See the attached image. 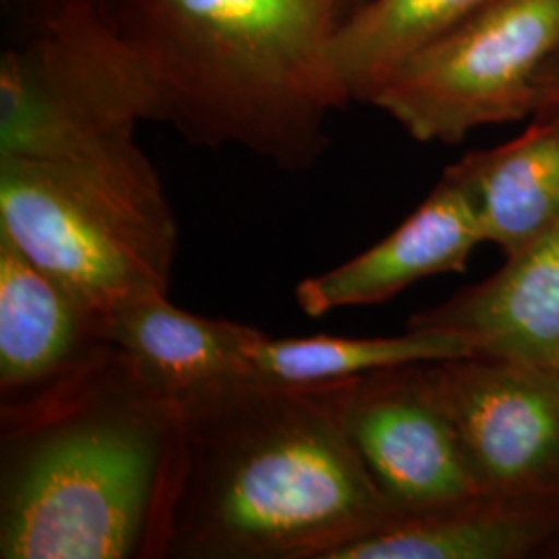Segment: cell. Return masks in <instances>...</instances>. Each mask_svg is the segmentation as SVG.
<instances>
[{
	"label": "cell",
	"instance_id": "6da1fadb",
	"mask_svg": "<svg viewBox=\"0 0 559 559\" xmlns=\"http://www.w3.org/2000/svg\"><path fill=\"white\" fill-rule=\"evenodd\" d=\"M353 380L230 378L175 400L152 559H332L394 519L346 431Z\"/></svg>",
	"mask_w": 559,
	"mask_h": 559
},
{
	"label": "cell",
	"instance_id": "7a4b0ae2",
	"mask_svg": "<svg viewBox=\"0 0 559 559\" xmlns=\"http://www.w3.org/2000/svg\"><path fill=\"white\" fill-rule=\"evenodd\" d=\"M177 429V402L117 346L0 406V558H154Z\"/></svg>",
	"mask_w": 559,
	"mask_h": 559
},
{
	"label": "cell",
	"instance_id": "3957f363",
	"mask_svg": "<svg viewBox=\"0 0 559 559\" xmlns=\"http://www.w3.org/2000/svg\"><path fill=\"white\" fill-rule=\"evenodd\" d=\"M362 0H108L160 110L191 145L311 168L348 100L330 46Z\"/></svg>",
	"mask_w": 559,
	"mask_h": 559
},
{
	"label": "cell",
	"instance_id": "277c9868",
	"mask_svg": "<svg viewBox=\"0 0 559 559\" xmlns=\"http://www.w3.org/2000/svg\"><path fill=\"white\" fill-rule=\"evenodd\" d=\"M0 228L94 316L166 293L179 226L135 135L67 158H0Z\"/></svg>",
	"mask_w": 559,
	"mask_h": 559
},
{
	"label": "cell",
	"instance_id": "5b68a950",
	"mask_svg": "<svg viewBox=\"0 0 559 559\" xmlns=\"http://www.w3.org/2000/svg\"><path fill=\"white\" fill-rule=\"evenodd\" d=\"M0 158H67L160 122L108 0H0Z\"/></svg>",
	"mask_w": 559,
	"mask_h": 559
},
{
	"label": "cell",
	"instance_id": "8992f818",
	"mask_svg": "<svg viewBox=\"0 0 559 559\" xmlns=\"http://www.w3.org/2000/svg\"><path fill=\"white\" fill-rule=\"evenodd\" d=\"M558 52L559 0H489L406 60L371 106L420 143H460L533 117L540 71Z\"/></svg>",
	"mask_w": 559,
	"mask_h": 559
},
{
	"label": "cell",
	"instance_id": "52a82bcc",
	"mask_svg": "<svg viewBox=\"0 0 559 559\" xmlns=\"http://www.w3.org/2000/svg\"><path fill=\"white\" fill-rule=\"evenodd\" d=\"M483 491L559 496V373L471 355L425 362Z\"/></svg>",
	"mask_w": 559,
	"mask_h": 559
},
{
	"label": "cell",
	"instance_id": "ba28073f",
	"mask_svg": "<svg viewBox=\"0 0 559 559\" xmlns=\"http://www.w3.org/2000/svg\"><path fill=\"white\" fill-rule=\"evenodd\" d=\"M344 420L394 519L438 510L483 491L452 420L431 390L425 362L355 378Z\"/></svg>",
	"mask_w": 559,
	"mask_h": 559
},
{
	"label": "cell",
	"instance_id": "9c48e42d",
	"mask_svg": "<svg viewBox=\"0 0 559 559\" xmlns=\"http://www.w3.org/2000/svg\"><path fill=\"white\" fill-rule=\"evenodd\" d=\"M110 348L94 316L0 228V406L40 399Z\"/></svg>",
	"mask_w": 559,
	"mask_h": 559
},
{
	"label": "cell",
	"instance_id": "30bf717a",
	"mask_svg": "<svg viewBox=\"0 0 559 559\" xmlns=\"http://www.w3.org/2000/svg\"><path fill=\"white\" fill-rule=\"evenodd\" d=\"M480 242L485 235L471 195L445 168L433 191L394 233L338 267L302 280L295 299L309 318L380 305L419 280L464 272Z\"/></svg>",
	"mask_w": 559,
	"mask_h": 559
},
{
	"label": "cell",
	"instance_id": "8fae6325",
	"mask_svg": "<svg viewBox=\"0 0 559 559\" xmlns=\"http://www.w3.org/2000/svg\"><path fill=\"white\" fill-rule=\"evenodd\" d=\"M406 328L443 330L468 340L475 355L559 373V224Z\"/></svg>",
	"mask_w": 559,
	"mask_h": 559
},
{
	"label": "cell",
	"instance_id": "7c38bea8",
	"mask_svg": "<svg viewBox=\"0 0 559 559\" xmlns=\"http://www.w3.org/2000/svg\"><path fill=\"white\" fill-rule=\"evenodd\" d=\"M332 559H559V496L479 491L396 516Z\"/></svg>",
	"mask_w": 559,
	"mask_h": 559
},
{
	"label": "cell",
	"instance_id": "4fadbf2b",
	"mask_svg": "<svg viewBox=\"0 0 559 559\" xmlns=\"http://www.w3.org/2000/svg\"><path fill=\"white\" fill-rule=\"evenodd\" d=\"M448 170L471 195L485 242L514 255L559 224V110L537 112L516 140L471 152Z\"/></svg>",
	"mask_w": 559,
	"mask_h": 559
},
{
	"label": "cell",
	"instance_id": "5bb4252c",
	"mask_svg": "<svg viewBox=\"0 0 559 559\" xmlns=\"http://www.w3.org/2000/svg\"><path fill=\"white\" fill-rule=\"evenodd\" d=\"M261 330L175 307L166 293L129 302L106 325V338L141 378L177 400L214 381L245 378V348Z\"/></svg>",
	"mask_w": 559,
	"mask_h": 559
},
{
	"label": "cell",
	"instance_id": "9a60e30c",
	"mask_svg": "<svg viewBox=\"0 0 559 559\" xmlns=\"http://www.w3.org/2000/svg\"><path fill=\"white\" fill-rule=\"evenodd\" d=\"M489 0H362L340 25L330 62L350 102L371 104L381 85L423 48Z\"/></svg>",
	"mask_w": 559,
	"mask_h": 559
},
{
	"label": "cell",
	"instance_id": "2e32d148",
	"mask_svg": "<svg viewBox=\"0 0 559 559\" xmlns=\"http://www.w3.org/2000/svg\"><path fill=\"white\" fill-rule=\"evenodd\" d=\"M475 355L473 344L443 330L406 328L388 338H272L265 332L245 348V378L280 383L311 385L325 381L350 380L371 371L460 359Z\"/></svg>",
	"mask_w": 559,
	"mask_h": 559
},
{
	"label": "cell",
	"instance_id": "e0dca14e",
	"mask_svg": "<svg viewBox=\"0 0 559 559\" xmlns=\"http://www.w3.org/2000/svg\"><path fill=\"white\" fill-rule=\"evenodd\" d=\"M559 110V52L549 60L537 80V112ZM533 115V117H535Z\"/></svg>",
	"mask_w": 559,
	"mask_h": 559
}]
</instances>
